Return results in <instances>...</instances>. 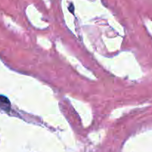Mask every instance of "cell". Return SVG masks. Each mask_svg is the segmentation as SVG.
Here are the masks:
<instances>
[{
    "label": "cell",
    "instance_id": "1",
    "mask_svg": "<svg viewBox=\"0 0 152 152\" xmlns=\"http://www.w3.org/2000/svg\"><path fill=\"white\" fill-rule=\"evenodd\" d=\"M10 102L7 99V98H6L4 96H0V107H1L2 109L7 110L10 108Z\"/></svg>",
    "mask_w": 152,
    "mask_h": 152
}]
</instances>
